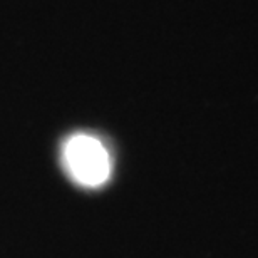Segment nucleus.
I'll return each mask as SVG.
<instances>
[{"label":"nucleus","instance_id":"nucleus-1","mask_svg":"<svg viewBox=\"0 0 258 258\" xmlns=\"http://www.w3.org/2000/svg\"><path fill=\"white\" fill-rule=\"evenodd\" d=\"M64 164L77 183L99 186L111 174V159L99 139L76 134L64 144Z\"/></svg>","mask_w":258,"mask_h":258}]
</instances>
